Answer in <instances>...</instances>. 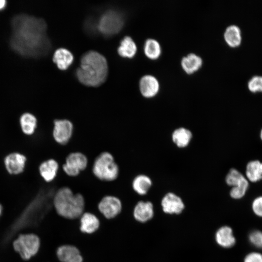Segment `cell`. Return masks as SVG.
Returning a JSON list of instances; mask_svg holds the SVG:
<instances>
[{"label": "cell", "instance_id": "obj_1", "mask_svg": "<svg viewBox=\"0 0 262 262\" xmlns=\"http://www.w3.org/2000/svg\"><path fill=\"white\" fill-rule=\"evenodd\" d=\"M9 44L19 55L38 58L47 55L51 45L47 34V25L42 18L26 14L15 15L12 19Z\"/></svg>", "mask_w": 262, "mask_h": 262}, {"label": "cell", "instance_id": "obj_2", "mask_svg": "<svg viewBox=\"0 0 262 262\" xmlns=\"http://www.w3.org/2000/svg\"><path fill=\"white\" fill-rule=\"evenodd\" d=\"M56 191L52 188L41 190L13 224L7 238L22 228L41 223L54 209L53 199Z\"/></svg>", "mask_w": 262, "mask_h": 262}, {"label": "cell", "instance_id": "obj_3", "mask_svg": "<svg viewBox=\"0 0 262 262\" xmlns=\"http://www.w3.org/2000/svg\"><path fill=\"white\" fill-rule=\"evenodd\" d=\"M80 62L76 74L82 83L97 87L105 82L108 67L106 59L102 54L95 50H89L82 55Z\"/></svg>", "mask_w": 262, "mask_h": 262}, {"label": "cell", "instance_id": "obj_4", "mask_svg": "<svg viewBox=\"0 0 262 262\" xmlns=\"http://www.w3.org/2000/svg\"><path fill=\"white\" fill-rule=\"evenodd\" d=\"M53 205L59 215L68 219L80 218L85 211L83 196L79 193H74L67 186L61 187L56 190Z\"/></svg>", "mask_w": 262, "mask_h": 262}, {"label": "cell", "instance_id": "obj_5", "mask_svg": "<svg viewBox=\"0 0 262 262\" xmlns=\"http://www.w3.org/2000/svg\"><path fill=\"white\" fill-rule=\"evenodd\" d=\"M91 171L99 180L112 182L118 178L120 168L114 155L109 151H103L95 157Z\"/></svg>", "mask_w": 262, "mask_h": 262}, {"label": "cell", "instance_id": "obj_6", "mask_svg": "<svg viewBox=\"0 0 262 262\" xmlns=\"http://www.w3.org/2000/svg\"><path fill=\"white\" fill-rule=\"evenodd\" d=\"M124 24V19L122 15L115 10L109 9L100 16L97 28L102 34L111 36L119 32Z\"/></svg>", "mask_w": 262, "mask_h": 262}, {"label": "cell", "instance_id": "obj_7", "mask_svg": "<svg viewBox=\"0 0 262 262\" xmlns=\"http://www.w3.org/2000/svg\"><path fill=\"white\" fill-rule=\"evenodd\" d=\"M13 246L23 260H28L39 252L41 240L34 234H21L14 241Z\"/></svg>", "mask_w": 262, "mask_h": 262}, {"label": "cell", "instance_id": "obj_8", "mask_svg": "<svg viewBox=\"0 0 262 262\" xmlns=\"http://www.w3.org/2000/svg\"><path fill=\"white\" fill-rule=\"evenodd\" d=\"M89 160L84 153L78 151H72L68 154L62 164L64 173L69 177L78 176L82 171L88 167Z\"/></svg>", "mask_w": 262, "mask_h": 262}, {"label": "cell", "instance_id": "obj_9", "mask_svg": "<svg viewBox=\"0 0 262 262\" xmlns=\"http://www.w3.org/2000/svg\"><path fill=\"white\" fill-rule=\"evenodd\" d=\"M74 125L69 119H56L53 121L52 137L54 141L61 146H66L72 138Z\"/></svg>", "mask_w": 262, "mask_h": 262}, {"label": "cell", "instance_id": "obj_10", "mask_svg": "<svg viewBox=\"0 0 262 262\" xmlns=\"http://www.w3.org/2000/svg\"><path fill=\"white\" fill-rule=\"evenodd\" d=\"M122 208V203L119 198L112 195L103 197L98 205L99 212L107 219L116 217L121 213Z\"/></svg>", "mask_w": 262, "mask_h": 262}, {"label": "cell", "instance_id": "obj_11", "mask_svg": "<svg viewBox=\"0 0 262 262\" xmlns=\"http://www.w3.org/2000/svg\"><path fill=\"white\" fill-rule=\"evenodd\" d=\"M26 161L27 158L23 154L18 152H13L5 157L4 163L9 174L17 175L23 171Z\"/></svg>", "mask_w": 262, "mask_h": 262}, {"label": "cell", "instance_id": "obj_12", "mask_svg": "<svg viewBox=\"0 0 262 262\" xmlns=\"http://www.w3.org/2000/svg\"><path fill=\"white\" fill-rule=\"evenodd\" d=\"M161 206L163 211L168 214H179L185 205L182 199L173 193H167L162 198Z\"/></svg>", "mask_w": 262, "mask_h": 262}, {"label": "cell", "instance_id": "obj_13", "mask_svg": "<svg viewBox=\"0 0 262 262\" xmlns=\"http://www.w3.org/2000/svg\"><path fill=\"white\" fill-rule=\"evenodd\" d=\"M154 215L153 204L149 201L140 200L135 204L133 210V216L138 222L145 224L150 220Z\"/></svg>", "mask_w": 262, "mask_h": 262}, {"label": "cell", "instance_id": "obj_14", "mask_svg": "<svg viewBox=\"0 0 262 262\" xmlns=\"http://www.w3.org/2000/svg\"><path fill=\"white\" fill-rule=\"evenodd\" d=\"M56 256L60 262H83L79 249L71 245L60 246L57 249Z\"/></svg>", "mask_w": 262, "mask_h": 262}, {"label": "cell", "instance_id": "obj_15", "mask_svg": "<svg viewBox=\"0 0 262 262\" xmlns=\"http://www.w3.org/2000/svg\"><path fill=\"white\" fill-rule=\"evenodd\" d=\"M139 88L143 97L147 98H152L156 95L159 91V82L154 76L145 75L140 80Z\"/></svg>", "mask_w": 262, "mask_h": 262}, {"label": "cell", "instance_id": "obj_16", "mask_svg": "<svg viewBox=\"0 0 262 262\" xmlns=\"http://www.w3.org/2000/svg\"><path fill=\"white\" fill-rule=\"evenodd\" d=\"M59 169V163L55 159L51 158L41 163L39 166V172L46 182H50L57 177Z\"/></svg>", "mask_w": 262, "mask_h": 262}, {"label": "cell", "instance_id": "obj_17", "mask_svg": "<svg viewBox=\"0 0 262 262\" xmlns=\"http://www.w3.org/2000/svg\"><path fill=\"white\" fill-rule=\"evenodd\" d=\"M215 240L219 246L226 248L232 247L236 243L232 229L228 226H222L217 229Z\"/></svg>", "mask_w": 262, "mask_h": 262}, {"label": "cell", "instance_id": "obj_18", "mask_svg": "<svg viewBox=\"0 0 262 262\" xmlns=\"http://www.w3.org/2000/svg\"><path fill=\"white\" fill-rule=\"evenodd\" d=\"M80 229L83 233L91 234L99 228L100 222L97 216L91 213L84 212L80 218Z\"/></svg>", "mask_w": 262, "mask_h": 262}, {"label": "cell", "instance_id": "obj_19", "mask_svg": "<svg viewBox=\"0 0 262 262\" xmlns=\"http://www.w3.org/2000/svg\"><path fill=\"white\" fill-rule=\"evenodd\" d=\"M245 176L249 182L257 183L262 180V162L254 159L248 161L245 167Z\"/></svg>", "mask_w": 262, "mask_h": 262}, {"label": "cell", "instance_id": "obj_20", "mask_svg": "<svg viewBox=\"0 0 262 262\" xmlns=\"http://www.w3.org/2000/svg\"><path fill=\"white\" fill-rule=\"evenodd\" d=\"M52 60L58 68L64 70L72 64L74 60V56L68 49L60 48L55 51Z\"/></svg>", "mask_w": 262, "mask_h": 262}, {"label": "cell", "instance_id": "obj_21", "mask_svg": "<svg viewBox=\"0 0 262 262\" xmlns=\"http://www.w3.org/2000/svg\"><path fill=\"white\" fill-rule=\"evenodd\" d=\"M152 180L147 176L140 174L132 180L131 186L133 191L139 196L146 195L152 186Z\"/></svg>", "mask_w": 262, "mask_h": 262}, {"label": "cell", "instance_id": "obj_22", "mask_svg": "<svg viewBox=\"0 0 262 262\" xmlns=\"http://www.w3.org/2000/svg\"><path fill=\"white\" fill-rule=\"evenodd\" d=\"M137 51V46L132 38L126 36L121 40L117 48L118 54L124 58H131Z\"/></svg>", "mask_w": 262, "mask_h": 262}, {"label": "cell", "instance_id": "obj_23", "mask_svg": "<svg viewBox=\"0 0 262 262\" xmlns=\"http://www.w3.org/2000/svg\"><path fill=\"white\" fill-rule=\"evenodd\" d=\"M181 65L184 71L190 74L196 71L201 67L202 60L196 54L190 53L182 58Z\"/></svg>", "mask_w": 262, "mask_h": 262}, {"label": "cell", "instance_id": "obj_24", "mask_svg": "<svg viewBox=\"0 0 262 262\" xmlns=\"http://www.w3.org/2000/svg\"><path fill=\"white\" fill-rule=\"evenodd\" d=\"M192 133L188 129L181 127L176 129L172 134V139L179 147H185L190 143Z\"/></svg>", "mask_w": 262, "mask_h": 262}, {"label": "cell", "instance_id": "obj_25", "mask_svg": "<svg viewBox=\"0 0 262 262\" xmlns=\"http://www.w3.org/2000/svg\"><path fill=\"white\" fill-rule=\"evenodd\" d=\"M224 37L226 42L231 47H238L241 43V32L237 25L228 26L225 31Z\"/></svg>", "mask_w": 262, "mask_h": 262}, {"label": "cell", "instance_id": "obj_26", "mask_svg": "<svg viewBox=\"0 0 262 262\" xmlns=\"http://www.w3.org/2000/svg\"><path fill=\"white\" fill-rule=\"evenodd\" d=\"M19 123L22 132L30 135L34 132L37 127V120L32 114L25 113L20 116Z\"/></svg>", "mask_w": 262, "mask_h": 262}, {"label": "cell", "instance_id": "obj_27", "mask_svg": "<svg viewBox=\"0 0 262 262\" xmlns=\"http://www.w3.org/2000/svg\"><path fill=\"white\" fill-rule=\"evenodd\" d=\"M144 53L147 57L155 60L158 58L161 53L159 43L154 39H147L144 45Z\"/></svg>", "mask_w": 262, "mask_h": 262}, {"label": "cell", "instance_id": "obj_28", "mask_svg": "<svg viewBox=\"0 0 262 262\" xmlns=\"http://www.w3.org/2000/svg\"><path fill=\"white\" fill-rule=\"evenodd\" d=\"M246 178L242 172L235 168H230L225 177L226 184L231 187L240 185Z\"/></svg>", "mask_w": 262, "mask_h": 262}, {"label": "cell", "instance_id": "obj_29", "mask_svg": "<svg viewBox=\"0 0 262 262\" xmlns=\"http://www.w3.org/2000/svg\"><path fill=\"white\" fill-rule=\"evenodd\" d=\"M249 187V182L246 180L238 186L231 187L229 191V195L233 199H241L245 196Z\"/></svg>", "mask_w": 262, "mask_h": 262}, {"label": "cell", "instance_id": "obj_30", "mask_svg": "<svg viewBox=\"0 0 262 262\" xmlns=\"http://www.w3.org/2000/svg\"><path fill=\"white\" fill-rule=\"evenodd\" d=\"M247 85L251 92H262V76H253L248 81Z\"/></svg>", "mask_w": 262, "mask_h": 262}, {"label": "cell", "instance_id": "obj_31", "mask_svg": "<svg viewBox=\"0 0 262 262\" xmlns=\"http://www.w3.org/2000/svg\"><path fill=\"white\" fill-rule=\"evenodd\" d=\"M248 239L252 245L258 248H262V232L255 230L248 235Z\"/></svg>", "mask_w": 262, "mask_h": 262}, {"label": "cell", "instance_id": "obj_32", "mask_svg": "<svg viewBox=\"0 0 262 262\" xmlns=\"http://www.w3.org/2000/svg\"><path fill=\"white\" fill-rule=\"evenodd\" d=\"M252 209L257 216L262 217V196H258L253 199Z\"/></svg>", "mask_w": 262, "mask_h": 262}, {"label": "cell", "instance_id": "obj_33", "mask_svg": "<svg viewBox=\"0 0 262 262\" xmlns=\"http://www.w3.org/2000/svg\"><path fill=\"white\" fill-rule=\"evenodd\" d=\"M244 262H262V254L251 252L246 256Z\"/></svg>", "mask_w": 262, "mask_h": 262}, {"label": "cell", "instance_id": "obj_34", "mask_svg": "<svg viewBox=\"0 0 262 262\" xmlns=\"http://www.w3.org/2000/svg\"><path fill=\"white\" fill-rule=\"evenodd\" d=\"M6 5V1L5 0H0V10L5 8Z\"/></svg>", "mask_w": 262, "mask_h": 262}, {"label": "cell", "instance_id": "obj_35", "mask_svg": "<svg viewBox=\"0 0 262 262\" xmlns=\"http://www.w3.org/2000/svg\"><path fill=\"white\" fill-rule=\"evenodd\" d=\"M259 137L261 141L262 142V128L260 130L259 133Z\"/></svg>", "mask_w": 262, "mask_h": 262}, {"label": "cell", "instance_id": "obj_36", "mask_svg": "<svg viewBox=\"0 0 262 262\" xmlns=\"http://www.w3.org/2000/svg\"><path fill=\"white\" fill-rule=\"evenodd\" d=\"M3 211V208L2 205L0 204V216H1Z\"/></svg>", "mask_w": 262, "mask_h": 262}]
</instances>
